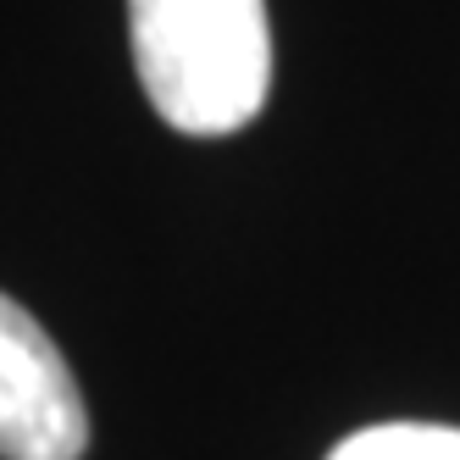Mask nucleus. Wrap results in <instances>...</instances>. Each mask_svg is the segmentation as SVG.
I'll list each match as a JSON object with an SVG mask.
<instances>
[{
	"label": "nucleus",
	"mask_w": 460,
	"mask_h": 460,
	"mask_svg": "<svg viewBox=\"0 0 460 460\" xmlns=\"http://www.w3.org/2000/svg\"><path fill=\"white\" fill-rule=\"evenodd\" d=\"M134 67L161 122L194 139L239 134L272 89L267 0H128Z\"/></svg>",
	"instance_id": "1"
},
{
	"label": "nucleus",
	"mask_w": 460,
	"mask_h": 460,
	"mask_svg": "<svg viewBox=\"0 0 460 460\" xmlns=\"http://www.w3.org/2000/svg\"><path fill=\"white\" fill-rule=\"evenodd\" d=\"M89 411L50 333L0 294V460H78Z\"/></svg>",
	"instance_id": "2"
},
{
	"label": "nucleus",
	"mask_w": 460,
	"mask_h": 460,
	"mask_svg": "<svg viewBox=\"0 0 460 460\" xmlns=\"http://www.w3.org/2000/svg\"><path fill=\"white\" fill-rule=\"evenodd\" d=\"M327 460H460V427H438V421L360 427Z\"/></svg>",
	"instance_id": "3"
}]
</instances>
